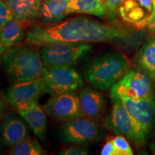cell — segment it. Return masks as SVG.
<instances>
[{
	"mask_svg": "<svg viewBox=\"0 0 155 155\" xmlns=\"http://www.w3.org/2000/svg\"><path fill=\"white\" fill-rule=\"evenodd\" d=\"M141 37L121 25L79 17L49 26L36 25L27 33L26 42L36 47L55 42H113L132 48L137 45Z\"/></svg>",
	"mask_w": 155,
	"mask_h": 155,
	"instance_id": "1",
	"label": "cell"
},
{
	"mask_svg": "<svg viewBox=\"0 0 155 155\" xmlns=\"http://www.w3.org/2000/svg\"><path fill=\"white\" fill-rule=\"evenodd\" d=\"M130 67V62L124 55L112 52L91 60L83 68V73L94 88L107 91L129 72Z\"/></svg>",
	"mask_w": 155,
	"mask_h": 155,
	"instance_id": "2",
	"label": "cell"
},
{
	"mask_svg": "<svg viewBox=\"0 0 155 155\" xmlns=\"http://www.w3.org/2000/svg\"><path fill=\"white\" fill-rule=\"evenodd\" d=\"M33 45L15 46L6 50L2 60L7 77L12 83L40 77L45 68L40 51Z\"/></svg>",
	"mask_w": 155,
	"mask_h": 155,
	"instance_id": "3",
	"label": "cell"
},
{
	"mask_svg": "<svg viewBox=\"0 0 155 155\" xmlns=\"http://www.w3.org/2000/svg\"><path fill=\"white\" fill-rule=\"evenodd\" d=\"M45 67H72L84 59L91 52L88 43L55 42L40 47Z\"/></svg>",
	"mask_w": 155,
	"mask_h": 155,
	"instance_id": "4",
	"label": "cell"
},
{
	"mask_svg": "<svg viewBox=\"0 0 155 155\" xmlns=\"http://www.w3.org/2000/svg\"><path fill=\"white\" fill-rule=\"evenodd\" d=\"M116 99L121 101L130 114L144 146L152 136L155 127V96L152 94L139 99L121 96Z\"/></svg>",
	"mask_w": 155,
	"mask_h": 155,
	"instance_id": "5",
	"label": "cell"
},
{
	"mask_svg": "<svg viewBox=\"0 0 155 155\" xmlns=\"http://www.w3.org/2000/svg\"><path fill=\"white\" fill-rule=\"evenodd\" d=\"M59 137L65 144H86L100 141L103 132L96 121L83 116L64 121L59 129Z\"/></svg>",
	"mask_w": 155,
	"mask_h": 155,
	"instance_id": "6",
	"label": "cell"
},
{
	"mask_svg": "<svg viewBox=\"0 0 155 155\" xmlns=\"http://www.w3.org/2000/svg\"><path fill=\"white\" fill-rule=\"evenodd\" d=\"M41 77L45 94L58 95L76 92L83 86L82 77L72 67H45Z\"/></svg>",
	"mask_w": 155,
	"mask_h": 155,
	"instance_id": "7",
	"label": "cell"
},
{
	"mask_svg": "<svg viewBox=\"0 0 155 155\" xmlns=\"http://www.w3.org/2000/svg\"><path fill=\"white\" fill-rule=\"evenodd\" d=\"M152 80L143 72L129 71L110 89L111 100L121 96L139 99L153 94Z\"/></svg>",
	"mask_w": 155,
	"mask_h": 155,
	"instance_id": "8",
	"label": "cell"
},
{
	"mask_svg": "<svg viewBox=\"0 0 155 155\" xmlns=\"http://www.w3.org/2000/svg\"><path fill=\"white\" fill-rule=\"evenodd\" d=\"M45 93L42 77L25 82L15 83L6 90V101L17 111L28 107L35 102Z\"/></svg>",
	"mask_w": 155,
	"mask_h": 155,
	"instance_id": "9",
	"label": "cell"
},
{
	"mask_svg": "<svg viewBox=\"0 0 155 155\" xmlns=\"http://www.w3.org/2000/svg\"><path fill=\"white\" fill-rule=\"evenodd\" d=\"M43 108L48 116L58 121H66L84 116L76 92L52 95Z\"/></svg>",
	"mask_w": 155,
	"mask_h": 155,
	"instance_id": "10",
	"label": "cell"
},
{
	"mask_svg": "<svg viewBox=\"0 0 155 155\" xmlns=\"http://www.w3.org/2000/svg\"><path fill=\"white\" fill-rule=\"evenodd\" d=\"M114 102L111 112L105 121L106 129L116 135H123L133 144L142 147L134 122L121 100L116 99Z\"/></svg>",
	"mask_w": 155,
	"mask_h": 155,
	"instance_id": "11",
	"label": "cell"
},
{
	"mask_svg": "<svg viewBox=\"0 0 155 155\" xmlns=\"http://www.w3.org/2000/svg\"><path fill=\"white\" fill-rule=\"evenodd\" d=\"M119 12L121 18L137 29L147 27L153 12L152 0H124Z\"/></svg>",
	"mask_w": 155,
	"mask_h": 155,
	"instance_id": "12",
	"label": "cell"
},
{
	"mask_svg": "<svg viewBox=\"0 0 155 155\" xmlns=\"http://www.w3.org/2000/svg\"><path fill=\"white\" fill-rule=\"evenodd\" d=\"M30 127L22 117L8 114L0 125V134L5 146L12 147L27 137H30Z\"/></svg>",
	"mask_w": 155,
	"mask_h": 155,
	"instance_id": "13",
	"label": "cell"
},
{
	"mask_svg": "<svg viewBox=\"0 0 155 155\" xmlns=\"http://www.w3.org/2000/svg\"><path fill=\"white\" fill-rule=\"evenodd\" d=\"M17 111L26 121L34 134L42 142H45L48 119L43 107H41L38 102H35Z\"/></svg>",
	"mask_w": 155,
	"mask_h": 155,
	"instance_id": "14",
	"label": "cell"
},
{
	"mask_svg": "<svg viewBox=\"0 0 155 155\" xmlns=\"http://www.w3.org/2000/svg\"><path fill=\"white\" fill-rule=\"evenodd\" d=\"M78 96L84 116L97 121L105 113L106 98L98 89L84 88L81 91Z\"/></svg>",
	"mask_w": 155,
	"mask_h": 155,
	"instance_id": "15",
	"label": "cell"
},
{
	"mask_svg": "<svg viewBox=\"0 0 155 155\" xmlns=\"http://www.w3.org/2000/svg\"><path fill=\"white\" fill-rule=\"evenodd\" d=\"M14 18L25 23L35 21L40 15L42 0H5Z\"/></svg>",
	"mask_w": 155,
	"mask_h": 155,
	"instance_id": "16",
	"label": "cell"
},
{
	"mask_svg": "<svg viewBox=\"0 0 155 155\" xmlns=\"http://www.w3.org/2000/svg\"><path fill=\"white\" fill-rule=\"evenodd\" d=\"M71 0H45L40 11V20L43 23L58 22L71 15Z\"/></svg>",
	"mask_w": 155,
	"mask_h": 155,
	"instance_id": "17",
	"label": "cell"
},
{
	"mask_svg": "<svg viewBox=\"0 0 155 155\" xmlns=\"http://www.w3.org/2000/svg\"><path fill=\"white\" fill-rule=\"evenodd\" d=\"M137 66L141 72L155 80V37L151 36L146 40L139 49L137 58Z\"/></svg>",
	"mask_w": 155,
	"mask_h": 155,
	"instance_id": "18",
	"label": "cell"
},
{
	"mask_svg": "<svg viewBox=\"0 0 155 155\" xmlns=\"http://www.w3.org/2000/svg\"><path fill=\"white\" fill-rule=\"evenodd\" d=\"M25 22L13 18L3 27L0 32V39L5 50L19 45L25 37Z\"/></svg>",
	"mask_w": 155,
	"mask_h": 155,
	"instance_id": "19",
	"label": "cell"
},
{
	"mask_svg": "<svg viewBox=\"0 0 155 155\" xmlns=\"http://www.w3.org/2000/svg\"><path fill=\"white\" fill-rule=\"evenodd\" d=\"M70 10L71 14L80 13L98 17L106 16L104 0H71Z\"/></svg>",
	"mask_w": 155,
	"mask_h": 155,
	"instance_id": "20",
	"label": "cell"
},
{
	"mask_svg": "<svg viewBox=\"0 0 155 155\" xmlns=\"http://www.w3.org/2000/svg\"><path fill=\"white\" fill-rule=\"evenodd\" d=\"M9 154L43 155L45 154V151L36 139L29 137L12 147L9 151Z\"/></svg>",
	"mask_w": 155,
	"mask_h": 155,
	"instance_id": "21",
	"label": "cell"
},
{
	"mask_svg": "<svg viewBox=\"0 0 155 155\" xmlns=\"http://www.w3.org/2000/svg\"><path fill=\"white\" fill-rule=\"evenodd\" d=\"M111 141L117 152V155H132L134 154L131 145L124 136L116 135Z\"/></svg>",
	"mask_w": 155,
	"mask_h": 155,
	"instance_id": "22",
	"label": "cell"
},
{
	"mask_svg": "<svg viewBox=\"0 0 155 155\" xmlns=\"http://www.w3.org/2000/svg\"><path fill=\"white\" fill-rule=\"evenodd\" d=\"M90 154V149L86 144H78L63 149L58 154L61 155H86Z\"/></svg>",
	"mask_w": 155,
	"mask_h": 155,
	"instance_id": "23",
	"label": "cell"
},
{
	"mask_svg": "<svg viewBox=\"0 0 155 155\" xmlns=\"http://www.w3.org/2000/svg\"><path fill=\"white\" fill-rule=\"evenodd\" d=\"M124 0H104L106 7V16L114 19L117 15L120 5Z\"/></svg>",
	"mask_w": 155,
	"mask_h": 155,
	"instance_id": "24",
	"label": "cell"
},
{
	"mask_svg": "<svg viewBox=\"0 0 155 155\" xmlns=\"http://www.w3.org/2000/svg\"><path fill=\"white\" fill-rule=\"evenodd\" d=\"M13 18L14 16L5 0H0V32L3 27Z\"/></svg>",
	"mask_w": 155,
	"mask_h": 155,
	"instance_id": "25",
	"label": "cell"
},
{
	"mask_svg": "<svg viewBox=\"0 0 155 155\" xmlns=\"http://www.w3.org/2000/svg\"><path fill=\"white\" fill-rule=\"evenodd\" d=\"M101 155H117V152L111 140H108L105 143L101 151Z\"/></svg>",
	"mask_w": 155,
	"mask_h": 155,
	"instance_id": "26",
	"label": "cell"
},
{
	"mask_svg": "<svg viewBox=\"0 0 155 155\" xmlns=\"http://www.w3.org/2000/svg\"><path fill=\"white\" fill-rule=\"evenodd\" d=\"M147 27L150 29L152 32L155 33V12L151 15L150 19H149L148 22H147Z\"/></svg>",
	"mask_w": 155,
	"mask_h": 155,
	"instance_id": "27",
	"label": "cell"
},
{
	"mask_svg": "<svg viewBox=\"0 0 155 155\" xmlns=\"http://www.w3.org/2000/svg\"><path fill=\"white\" fill-rule=\"evenodd\" d=\"M150 150L152 154L155 155V139L150 144Z\"/></svg>",
	"mask_w": 155,
	"mask_h": 155,
	"instance_id": "28",
	"label": "cell"
},
{
	"mask_svg": "<svg viewBox=\"0 0 155 155\" xmlns=\"http://www.w3.org/2000/svg\"><path fill=\"white\" fill-rule=\"evenodd\" d=\"M4 113V104L2 98L0 97V119L2 117Z\"/></svg>",
	"mask_w": 155,
	"mask_h": 155,
	"instance_id": "29",
	"label": "cell"
},
{
	"mask_svg": "<svg viewBox=\"0 0 155 155\" xmlns=\"http://www.w3.org/2000/svg\"><path fill=\"white\" fill-rule=\"evenodd\" d=\"M5 52V48H4V47H3L2 43V42H1V39H0V59H1V58L2 57L3 54Z\"/></svg>",
	"mask_w": 155,
	"mask_h": 155,
	"instance_id": "30",
	"label": "cell"
},
{
	"mask_svg": "<svg viewBox=\"0 0 155 155\" xmlns=\"http://www.w3.org/2000/svg\"><path fill=\"white\" fill-rule=\"evenodd\" d=\"M152 4H153V12H152L153 14V13L155 12V0H152Z\"/></svg>",
	"mask_w": 155,
	"mask_h": 155,
	"instance_id": "31",
	"label": "cell"
},
{
	"mask_svg": "<svg viewBox=\"0 0 155 155\" xmlns=\"http://www.w3.org/2000/svg\"><path fill=\"white\" fill-rule=\"evenodd\" d=\"M1 142H2V137H1V134H0V150H1Z\"/></svg>",
	"mask_w": 155,
	"mask_h": 155,
	"instance_id": "32",
	"label": "cell"
},
{
	"mask_svg": "<svg viewBox=\"0 0 155 155\" xmlns=\"http://www.w3.org/2000/svg\"><path fill=\"white\" fill-rule=\"evenodd\" d=\"M42 1H45V0H42Z\"/></svg>",
	"mask_w": 155,
	"mask_h": 155,
	"instance_id": "33",
	"label": "cell"
}]
</instances>
